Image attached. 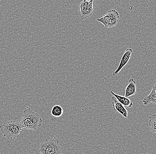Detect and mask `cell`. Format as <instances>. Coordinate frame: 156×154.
<instances>
[{
    "mask_svg": "<svg viewBox=\"0 0 156 154\" xmlns=\"http://www.w3.org/2000/svg\"><path fill=\"white\" fill-rule=\"evenodd\" d=\"M20 123L23 129L30 130H36L45 123L41 117L29 107L24 110Z\"/></svg>",
    "mask_w": 156,
    "mask_h": 154,
    "instance_id": "6da1fadb",
    "label": "cell"
},
{
    "mask_svg": "<svg viewBox=\"0 0 156 154\" xmlns=\"http://www.w3.org/2000/svg\"><path fill=\"white\" fill-rule=\"evenodd\" d=\"M2 134L9 139H15L22 132V126L20 122L16 120L10 121L0 125Z\"/></svg>",
    "mask_w": 156,
    "mask_h": 154,
    "instance_id": "7a4b0ae2",
    "label": "cell"
},
{
    "mask_svg": "<svg viewBox=\"0 0 156 154\" xmlns=\"http://www.w3.org/2000/svg\"><path fill=\"white\" fill-rule=\"evenodd\" d=\"M39 152L41 154H62L61 146L59 144L58 139L55 136L51 140L46 139L41 143Z\"/></svg>",
    "mask_w": 156,
    "mask_h": 154,
    "instance_id": "3957f363",
    "label": "cell"
},
{
    "mask_svg": "<svg viewBox=\"0 0 156 154\" xmlns=\"http://www.w3.org/2000/svg\"><path fill=\"white\" fill-rule=\"evenodd\" d=\"M119 18V14L116 10H111L107 12L104 16L98 18L97 21L102 23L106 28H112L116 25Z\"/></svg>",
    "mask_w": 156,
    "mask_h": 154,
    "instance_id": "277c9868",
    "label": "cell"
},
{
    "mask_svg": "<svg viewBox=\"0 0 156 154\" xmlns=\"http://www.w3.org/2000/svg\"><path fill=\"white\" fill-rule=\"evenodd\" d=\"M94 0H83L80 5V14L81 20L87 19L92 16L94 9L93 3Z\"/></svg>",
    "mask_w": 156,
    "mask_h": 154,
    "instance_id": "5b68a950",
    "label": "cell"
},
{
    "mask_svg": "<svg viewBox=\"0 0 156 154\" xmlns=\"http://www.w3.org/2000/svg\"><path fill=\"white\" fill-rule=\"evenodd\" d=\"M132 52V49L131 48H128L126 50L125 52L122 56L121 60L117 70L115 72H113V74H112L113 76H116L119 74V73L121 71L122 68L127 64L130 59V57H131Z\"/></svg>",
    "mask_w": 156,
    "mask_h": 154,
    "instance_id": "8992f818",
    "label": "cell"
},
{
    "mask_svg": "<svg viewBox=\"0 0 156 154\" xmlns=\"http://www.w3.org/2000/svg\"><path fill=\"white\" fill-rule=\"evenodd\" d=\"M112 102L113 109L119 113L125 118L128 117V111L125 107L116 99L115 96L112 97Z\"/></svg>",
    "mask_w": 156,
    "mask_h": 154,
    "instance_id": "52a82bcc",
    "label": "cell"
},
{
    "mask_svg": "<svg viewBox=\"0 0 156 154\" xmlns=\"http://www.w3.org/2000/svg\"><path fill=\"white\" fill-rule=\"evenodd\" d=\"M136 83L133 78L129 81V84L126 88L125 96L129 97L132 95L136 94Z\"/></svg>",
    "mask_w": 156,
    "mask_h": 154,
    "instance_id": "ba28073f",
    "label": "cell"
},
{
    "mask_svg": "<svg viewBox=\"0 0 156 154\" xmlns=\"http://www.w3.org/2000/svg\"><path fill=\"white\" fill-rule=\"evenodd\" d=\"M143 103L145 105H148L150 103L156 104V82L152 87V91L150 94L143 98Z\"/></svg>",
    "mask_w": 156,
    "mask_h": 154,
    "instance_id": "9c48e42d",
    "label": "cell"
},
{
    "mask_svg": "<svg viewBox=\"0 0 156 154\" xmlns=\"http://www.w3.org/2000/svg\"><path fill=\"white\" fill-rule=\"evenodd\" d=\"M111 93L116 98V99L120 102L122 105H123L125 107L127 108H131L133 105V103L131 100L128 98V97H126L125 96H122V95H119L115 94L113 91H111Z\"/></svg>",
    "mask_w": 156,
    "mask_h": 154,
    "instance_id": "30bf717a",
    "label": "cell"
},
{
    "mask_svg": "<svg viewBox=\"0 0 156 154\" xmlns=\"http://www.w3.org/2000/svg\"><path fill=\"white\" fill-rule=\"evenodd\" d=\"M63 114V108L59 105H55L51 109V114L55 117H59L62 116Z\"/></svg>",
    "mask_w": 156,
    "mask_h": 154,
    "instance_id": "8fae6325",
    "label": "cell"
},
{
    "mask_svg": "<svg viewBox=\"0 0 156 154\" xmlns=\"http://www.w3.org/2000/svg\"><path fill=\"white\" fill-rule=\"evenodd\" d=\"M149 126L152 132L156 133V113L149 116Z\"/></svg>",
    "mask_w": 156,
    "mask_h": 154,
    "instance_id": "7c38bea8",
    "label": "cell"
},
{
    "mask_svg": "<svg viewBox=\"0 0 156 154\" xmlns=\"http://www.w3.org/2000/svg\"></svg>",
    "mask_w": 156,
    "mask_h": 154,
    "instance_id": "4fadbf2b",
    "label": "cell"
}]
</instances>
